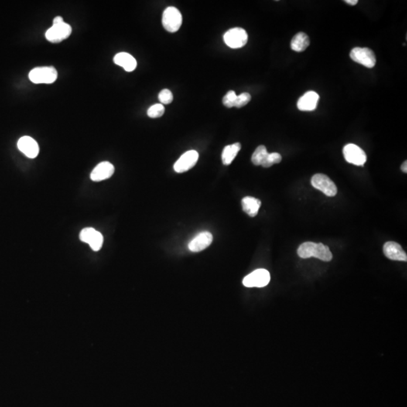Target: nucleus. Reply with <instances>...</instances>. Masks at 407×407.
I'll list each match as a JSON object with an SVG mask.
<instances>
[{"instance_id":"1","label":"nucleus","mask_w":407,"mask_h":407,"mask_svg":"<svg viewBox=\"0 0 407 407\" xmlns=\"http://www.w3.org/2000/svg\"><path fill=\"white\" fill-rule=\"evenodd\" d=\"M297 254L302 259L315 257L324 262H330L333 259L330 248L322 243H303L298 248Z\"/></svg>"},{"instance_id":"2","label":"nucleus","mask_w":407,"mask_h":407,"mask_svg":"<svg viewBox=\"0 0 407 407\" xmlns=\"http://www.w3.org/2000/svg\"><path fill=\"white\" fill-rule=\"evenodd\" d=\"M29 78L35 84H52L58 79V71L54 66L34 68L29 72Z\"/></svg>"},{"instance_id":"3","label":"nucleus","mask_w":407,"mask_h":407,"mask_svg":"<svg viewBox=\"0 0 407 407\" xmlns=\"http://www.w3.org/2000/svg\"><path fill=\"white\" fill-rule=\"evenodd\" d=\"M183 22V17L180 11L174 7H168L165 10L162 16L164 28L170 32L179 30Z\"/></svg>"},{"instance_id":"4","label":"nucleus","mask_w":407,"mask_h":407,"mask_svg":"<svg viewBox=\"0 0 407 407\" xmlns=\"http://www.w3.org/2000/svg\"><path fill=\"white\" fill-rule=\"evenodd\" d=\"M225 43L232 49H240L244 47L248 40V36L245 29L241 28L230 29L223 36Z\"/></svg>"},{"instance_id":"5","label":"nucleus","mask_w":407,"mask_h":407,"mask_svg":"<svg viewBox=\"0 0 407 407\" xmlns=\"http://www.w3.org/2000/svg\"><path fill=\"white\" fill-rule=\"evenodd\" d=\"M270 279L269 272L263 268H260L247 275L243 280V285L246 288H264L268 285Z\"/></svg>"},{"instance_id":"6","label":"nucleus","mask_w":407,"mask_h":407,"mask_svg":"<svg viewBox=\"0 0 407 407\" xmlns=\"http://www.w3.org/2000/svg\"><path fill=\"white\" fill-rule=\"evenodd\" d=\"M72 28L65 22L52 25L45 32V38L52 43H59L67 39L71 35Z\"/></svg>"},{"instance_id":"7","label":"nucleus","mask_w":407,"mask_h":407,"mask_svg":"<svg viewBox=\"0 0 407 407\" xmlns=\"http://www.w3.org/2000/svg\"><path fill=\"white\" fill-rule=\"evenodd\" d=\"M350 58L366 67H374L377 63L375 54L368 48H354L350 52Z\"/></svg>"},{"instance_id":"8","label":"nucleus","mask_w":407,"mask_h":407,"mask_svg":"<svg viewBox=\"0 0 407 407\" xmlns=\"http://www.w3.org/2000/svg\"><path fill=\"white\" fill-rule=\"evenodd\" d=\"M311 182L313 187L321 191L329 197H333L337 194V187L336 184L326 175L317 174L312 176Z\"/></svg>"},{"instance_id":"9","label":"nucleus","mask_w":407,"mask_h":407,"mask_svg":"<svg viewBox=\"0 0 407 407\" xmlns=\"http://www.w3.org/2000/svg\"><path fill=\"white\" fill-rule=\"evenodd\" d=\"M343 155L349 163L357 166H364L367 162L365 152L355 144H347L343 148Z\"/></svg>"},{"instance_id":"10","label":"nucleus","mask_w":407,"mask_h":407,"mask_svg":"<svg viewBox=\"0 0 407 407\" xmlns=\"http://www.w3.org/2000/svg\"><path fill=\"white\" fill-rule=\"evenodd\" d=\"M79 238L83 242L88 244L94 251H100L104 243V237L101 233L90 227L82 230Z\"/></svg>"},{"instance_id":"11","label":"nucleus","mask_w":407,"mask_h":407,"mask_svg":"<svg viewBox=\"0 0 407 407\" xmlns=\"http://www.w3.org/2000/svg\"><path fill=\"white\" fill-rule=\"evenodd\" d=\"M199 153L196 150H189L181 155L174 165L176 173H183L193 168L199 160Z\"/></svg>"},{"instance_id":"12","label":"nucleus","mask_w":407,"mask_h":407,"mask_svg":"<svg viewBox=\"0 0 407 407\" xmlns=\"http://www.w3.org/2000/svg\"><path fill=\"white\" fill-rule=\"evenodd\" d=\"M213 241V235L209 232H202L189 243V251L198 253L208 247Z\"/></svg>"},{"instance_id":"13","label":"nucleus","mask_w":407,"mask_h":407,"mask_svg":"<svg viewBox=\"0 0 407 407\" xmlns=\"http://www.w3.org/2000/svg\"><path fill=\"white\" fill-rule=\"evenodd\" d=\"M18 147L21 152L29 158H35L39 152V147L33 138L29 136H25L20 138L18 142Z\"/></svg>"},{"instance_id":"14","label":"nucleus","mask_w":407,"mask_h":407,"mask_svg":"<svg viewBox=\"0 0 407 407\" xmlns=\"http://www.w3.org/2000/svg\"><path fill=\"white\" fill-rule=\"evenodd\" d=\"M383 252L387 258L395 261L407 262V256L401 246L394 241L385 243L383 247Z\"/></svg>"},{"instance_id":"15","label":"nucleus","mask_w":407,"mask_h":407,"mask_svg":"<svg viewBox=\"0 0 407 407\" xmlns=\"http://www.w3.org/2000/svg\"><path fill=\"white\" fill-rule=\"evenodd\" d=\"M115 172V168L108 162H103L98 164L90 173L91 180L99 182L105 180L113 176Z\"/></svg>"},{"instance_id":"16","label":"nucleus","mask_w":407,"mask_h":407,"mask_svg":"<svg viewBox=\"0 0 407 407\" xmlns=\"http://www.w3.org/2000/svg\"><path fill=\"white\" fill-rule=\"evenodd\" d=\"M319 100V94L315 91H308L298 100V109L301 111H313L316 109Z\"/></svg>"},{"instance_id":"17","label":"nucleus","mask_w":407,"mask_h":407,"mask_svg":"<svg viewBox=\"0 0 407 407\" xmlns=\"http://www.w3.org/2000/svg\"><path fill=\"white\" fill-rule=\"evenodd\" d=\"M114 63L121 66L125 71L132 72L137 67V60L134 57L126 52H120L114 57Z\"/></svg>"},{"instance_id":"18","label":"nucleus","mask_w":407,"mask_h":407,"mask_svg":"<svg viewBox=\"0 0 407 407\" xmlns=\"http://www.w3.org/2000/svg\"><path fill=\"white\" fill-rule=\"evenodd\" d=\"M243 210L250 217H254L257 216L261 206V202L259 199L251 196L244 197L241 201Z\"/></svg>"},{"instance_id":"19","label":"nucleus","mask_w":407,"mask_h":407,"mask_svg":"<svg viewBox=\"0 0 407 407\" xmlns=\"http://www.w3.org/2000/svg\"><path fill=\"white\" fill-rule=\"evenodd\" d=\"M310 41L309 36L305 32H298L291 41V47L295 52H302L309 47Z\"/></svg>"},{"instance_id":"20","label":"nucleus","mask_w":407,"mask_h":407,"mask_svg":"<svg viewBox=\"0 0 407 407\" xmlns=\"http://www.w3.org/2000/svg\"><path fill=\"white\" fill-rule=\"evenodd\" d=\"M241 145L239 143L232 144L225 146L222 153V162L223 165H230L233 162L237 155L238 152L241 150Z\"/></svg>"},{"instance_id":"21","label":"nucleus","mask_w":407,"mask_h":407,"mask_svg":"<svg viewBox=\"0 0 407 407\" xmlns=\"http://www.w3.org/2000/svg\"><path fill=\"white\" fill-rule=\"evenodd\" d=\"M268 154V152H267L266 147L265 145H260L257 147L251 158L253 164L255 165H262Z\"/></svg>"},{"instance_id":"22","label":"nucleus","mask_w":407,"mask_h":407,"mask_svg":"<svg viewBox=\"0 0 407 407\" xmlns=\"http://www.w3.org/2000/svg\"><path fill=\"white\" fill-rule=\"evenodd\" d=\"M165 110V107L162 104H154L147 110V115L149 118H159L164 115Z\"/></svg>"},{"instance_id":"23","label":"nucleus","mask_w":407,"mask_h":407,"mask_svg":"<svg viewBox=\"0 0 407 407\" xmlns=\"http://www.w3.org/2000/svg\"><path fill=\"white\" fill-rule=\"evenodd\" d=\"M281 160H282V157L279 153H277V152L268 153L263 163L262 164V166L263 168H270L275 164L280 163Z\"/></svg>"},{"instance_id":"24","label":"nucleus","mask_w":407,"mask_h":407,"mask_svg":"<svg viewBox=\"0 0 407 407\" xmlns=\"http://www.w3.org/2000/svg\"><path fill=\"white\" fill-rule=\"evenodd\" d=\"M236 98H237V95H236L234 90H230L229 92L226 93V95L223 97V104H224L225 107L232 108V107H234Z\"/></svg>"},{"instance_id":"25","label":"nucleus","mask_w":407,"mask_h":407,"mask_svg":"<svg viewBox=\"0 0 407 407\" xmlns=\"http://www.w3.org/2000/svg\"><path fill=\"white\" fill-rule=\"evenodd\" d=\"M173 94L168 89H163L158 94V100L162 104H170L173 101Z\"/></svg>"},{"instance_id":"26","label":"nucleus","mask_w":407,"mask_h":407,"mask_svg":"<svg viewBox=\"0 0 407 407\" xmlns=\"http://www.w3.org/2000/svg\"><path fill=\"white\" fill-rule=\"evenodd\" d=\"M251 96L249 93H242L240 95L237 96L234 107L237 108H241L247 105L249 102L251 101Z\"/></svg>"},{"instance_id":"27","label":"nucleus","mask_w":407,"mask_h":407,"mask_svg":"<svg viewBox=\"0 0 407 407\" xmlns=\"http://www.w3.org/2000/svg\"><path fill=\"white\" fill-rule=\"evenodd\" d=\"M64 22L63 21V18L60 16H57L54 18L53 20V25H59V24H61V23Z\"/></svg>"},{"instance_id":"28","label":"nucleus","mask_w":407,"mask_h":407,"mask_svg":"<svg viewBox=\"0 0 407 407\" xmlns=\"http://www.w3.org/2000/svg\"><path fill=\"white\" fill-rule=\"evenodd\" d=\"M345 2L350 5H355L358 2V1L357 0H346Z\"/></svg>"},{"instance_id":"29","label":"nucleus","mask_w":407,"mask_h":407,"mask_svg":"<svg viewBox=\"0 0 407 407\" xmlns=\"http://www.w3.org/2000/svg\"><path fill=\"white\" fill-rule=\"evenodd\" d=\"M401 170H402V172H404V173H407V162L405 161V162L403 163L402 166H401Z\"/></svg>"}]
</instances>
